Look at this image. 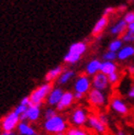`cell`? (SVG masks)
Segmentation results:
<instances>
[{
	"mask_svg": "<svg viewBox=\"0 0 134 135\" xmlns=\"http://www.w3.org/2000/svg\"><path fill=\"white\" fill-rule=\"evenodd\" d=\"M128 98L134 100V85L131 87V88L129 89V91H128Z\"/></svg>",
	"mask_w": 134,
	"mask_h": 135,
	"instance_id": "32",
	"label": "cell"
},
{
	"mask_svg": "<svg viewBox=\"0 0 134 135\" xmlns=\"http://www.w3.org/2000/svg\"><path fill=\"white\" fill-rule=\"evenodd\" d=\"M100 67H101V62L99 59H91L90 62L86 65V75L87 76H95L98 73H100Z\"/></svg>",
	"mask_w": 134,
	"mask_h": 135,
	"instance_id": "16",
	"label": "cell"
},
{
	"mask_svg": "<svg viewBox=\"0 0 134 135\" xmlns=\"http://www.w3.org/2000/svg\"><path fill=\"white\" fill-rule=\"evenodd\" d=\"M108 80H109L110 85H117L120 81V75L118 73H113L108 76Z\"/></svg>",
	"mask_w": 134,
	"mask_h": 135,
	"instance_id": "26",
	"label": "cell"
},
{
	"mask_svg": "<svg viewBox=\"0 0 134 135\" xmlns=\"http://www.w3.org/2000/svg\"><path fill=\"white\" fill-rule=\"evenodd\" d=\"M123 43L125 44H131V43H134V32L133 31H130V30H126V32L121 36Z\"/></svg>",
	"mask_w": 134,
	"mask_h": 135,
	"instance_id": "24",
	"label": "cell"
},
{
	"mask_svg": "<svg viewBox=\"0 0 134 135\" xmlns=\"http://www.w3.org/2000/svg\"><path fill=\"white\" fill-rule=\"evenodd\" d=\"M123 46H124V43H123V41H122V38H121V37H118V38H114L113 41L110 42V44H109V46H108V51L118 53Z\"/></svg>",
	"mask_w": 134,
	"mask_h": 135,
	"instance_id": "21",
	"label": "cell"
},
{
	"mask_svg": "<svg viewBox=\"0 0 134 135\" xmlns=\"http://www.w3.org/2000/svg\"><path fill=\"white\" fill-rule=\"evenodd\" d=\"M108 22H109V20H108V17H101L100 18L97 23L95 24V26H93V29H92V34L93 35H97L99 34V33H101L104 29H106V26L108 25Z\"/></svg>",
	"mask_w": 134,
	"mask_h": 135,
	"instance_id": "19",
	"label": "cell"
},
{
	"mask_svg": "<svg viewBox=\"0 0 134 135\" xmlns=\"http://www.w3.org/2000/svg\"><path fill=\"white\" fill-rule=\"evenodd\" d=\"M128 30H130V31H133V32H134V23H131V24H129V25H128Z\"/></svg>",
	"mask_w": 134,
	"mask_h": 135,
	"instance_id": "37",
	"label": "cell"
},
{
	"mask_svg": "<svg viewBox=\"0 0 134 135\" xmlns=\"http://www.w3.org/2000/svg\"><path fill=\"white\" fill-rule=\"evenodd\" d=\"M87 98H88V102L92 107H96V108H102L107 103V96L103 91L91 89Z\"/></svg>",
	"mask_w": 134,
	"mask_h": 135,
	"instance_id": "7",
	"label": "cell"
},
{
	"mask_svg": "<svg viewBox=\"0 0 134 135\" xmlns=\"http://www.w3.org/2000/svg\"><path fill=\"white\" fill-rule=\"evenodd\" d=\"M116 135H126V134H125V132H123V131H121V130H119V131L116 133Z\"/></svg>",
	"mask_w": 134,
	"mask_h": 135,
	"instance_id": "38",
	"label": "cell"
},
{
	"mask_svg": "<svg viewBox=\"0 0 134 135\" xmlns=\"http://www.w3.org/2000/svg\"><path fill=\"white\" fill-rule=\"evenodd\" d=\"M55 135H66V133H57V134H55Z\"/></svg>",
	"mask_w": 134,
	"mask_h": 135,
	"instance_id": "39",
	"label": "cell"
},
{
	"mask_svg": "<svg viewBox=\"0 0 134 135\" xmlns=\"http://www.w3.org/2000/svg\"><path fill=\"white\" fill-rule=\"evenodd\" d=\"M98 118H99V120L101 121V122L104 124V125H107L108 126V124H109V118H108V115H107L106 113H99L98 114Z\"/></svg>",
	"mask_w": 134,
	"mask_h": 135,
	"instance_id": "30",
	"label": "cell"
},
{
	"mask_svg": "<svg viewBox=\"0 0 134 135\" xmlns=\"http://www.w3.org/2000/svg\"><path fill=\"white\" fill-rule=\"evenodd\" d=\"M55 115H57V113H56V110L52 109V108H50V109H46V110H45V113H44L45 120L52 119V118H54Z\"/></svg>",
	"mask_w": 134,
	"mask_h": 135,
	"instance_id": "29",
	"label": "cell"
},
{
	"mask_svg": "<svg viewBox=\"0 0 134 135\" xmlns=\"http://www.w3.org/2000/svg\"><path fill=\"white\" fill-rule=\"evenodd\" d=\"M110 108L112 111H114L118 114H121V115H126L129 113V107L124 101L119 98V97H114L112 98L110 101Z\"/></svg>",
	"mask_w": 134,
	"mask_h": 135,
	"instance_id": "10",
	"label": "cell"
},
{
	"mask_svg": "<svg viewBox=\"0 0 134 135\" xmlns=\"http://www.w3.org/2000/svg\"><path fill=\"white\" fill-rule=\"evenodd\" d=\"M43 127L45 132H47L49 134H57V133H65L68 130V125L64 117L59 115H55L54 118L45 120L43 123Z\"/></svg>",
	"mask_w": 134,
	"mask_h": 135,
	"instance_id": "1",
	"label": "cell"
},
{
	"mask_svg": "<svg viewBox=\"0 0 134 135\" xmlns=\"http://www.w3.org/2000/svg\"><path fill=\"white\" fill-rule=\"evenodd\" d=\"M87 125H88L90 130L95 131L99 135H104L107 133V125H104L99 120L98 115H95V114H90L89 115L88 121H87Z\"/></svg>",
	"mask_w": 134,
	"mask_h": 135,
	"instance_id": "9",
	"label": "cell"
},
{
	"mask_svg": "<svg viewBox=\"0 0 134 135\" xmlns=\"http://www.w3.org/2000/svg\"><path fill=\"white\" fill-rule=\"evenodd\" d=\"M20 104L22 105H25V107H29L31 104V101H30V97H24L21 99V101H20Z\"/></svg>",
	"mask_w": 134,
	"mask_h": 135,
	"instance_id": "31",
	"label": "cell"
},
{
	"mask_svg": "<svg viewBox=\"0 0 134 135\" xmlns=\"http://www.w3.org/2000/svg\"><path fill=\"white\" fill-rule=\"evenodd\" d=\"M102 58H103L104 62H114L116 59H118V53L107 51V52L103 54Z\"/></svg>",
	"mask_w": 134,
	"mask_h": 135,
	"instance_id": "25",
	"label": "cell"
},
{
	"mask_svg": "<svg viewBox=\"0 0 134 135\" xmlns=\"http://www.w3.org/2000/svg\"><path fill=\"white\" fill-rule=\"evenodd\" d=\"M74 100H75V97H74V93L70 91H65L63 97L59 101V103L56 105V110L57 111H64L67 108H69L73 103Z\"/></svg>",
	"mask_w": 134,
	"mask_h": 135,
	"instance_id": "11",
	"label": "cell"
},
{
	"mask_svg": "<svg viewBox=\"0 0 134 135\" xmlns=\"http://www.w3.org/2000/svg\"><path fill=\"white\" fill-rule=\"evenodd\" d=\"M26 110H28V107H25V105H22V104H18L16 108H15V110H13V111H15L17 114H18V115L19 117H21L22 115V114H24L25 112H26Z\"/></svg>",
	"mask_w": 134,
	"mask_h": 135,
	"instance_id": "28",
	"label": "cell"
},
{
	"mask_svg": "<svg viewBox=\"0 0 134 135\" xmlns=\"http://www.w3.org/2000/svg\"><path fill=\"white\" fill-rule=\"evenodd\" d=\"M20 122H21L20 121V117L15 111H11L6 117L2 118L1 122H0V129H1V131L13 132L18 127Z\"/></svg>",
	"mask_w": 134,
	"mask_h": 135,
	"instance_id": "4",
	"label": "cell"
},
{
	"mask_svg": "<svg viewBox=\"0 0 134 135\" xmlns=\"http://www.w3.org/2000/svg\"><path fill=\"white\" fill-rule=\"evenodd\" d=\"M17 130H18L19 135H35L36 134L34 127H32L28 123V121H21L19 123Z\"/></svg>",
	"mask_w": 134,
	"mask_h": 135,
	"instance_id": "17",
	"label": "cell"
},
{
	"mask_svg": "<svg viewBox=\"0 0 134 135\" xmlns=\"http://www.w3.org/2000/svg\"><path fill=\"white\" fill-rule=\"evenodd\" d=\"M35 135H39V134H35Z\"/></svg>",
	"mask_w": 134,
	"mask_h": 135,
	"instance_id": "40",
	"label": "cell"
},
{
	"mask_svg": "<svg viewBox=\"0 0 134 135\" xmlns=\"http://www.w3.org/2000/svg\"><path fill=\"white\" fill-rule=\"evenodd\" d=\"M87 45L84 42H76L70 45L68 52L64 56V62L68 64H75L80 59L82 55L86 52Z\"/></svg>",
	"mask_w": 134,
	"mask_h": 135,
	"instance_id": "2",
	"label": "cell"
},
{
	"mask_svg": "<svg viewBox=\"0 0 134 135\" xmlns=\"http://www.w3.org/2000/svg\"><path fill=\"white\" fill-rule=\"evenodd\" d=\"M133 56H134V45H132V44L124 45L122 49L118 52V59L120 62L128 60L129 58H131Z\"/></svg>",
	"mask_w": 134,
	"mask_h": 135,
	"instance_id": "12",
	"label": "cell"
},
{
	"mask_svg": "<svg viewBox=\"0 0 134 135\" xmlns=\"http://www.w3.org/2000/svg\"><path fill=\"white\" fill-rule=\"evenodd\" d=\"M52 85L50 83H46L43 84L40 87H37L36 89H34L32 91V93L30 94V101H31V104H34V105H40L41 107L42 102L47 99L50 92L52 91Z\"/></svg>",
	"mask_w": 134,
	"mask_h": 135,
	"instance_id": "3",
	"label": "cell"
},
{
	"mask_svg": "<svg viewBox=\"0 0 134 135\" xmlns=\"http://www.w3.org/2000/svg\"><path fill=\"white\" fill-rule=\"evenodd\" d=\"M0 135H16L15 132H7V131H1Z\"/></svg>",
	"mask_w": 134,
	"mask_h": 135,
	"instance_id": "34",
	"label": "cell"
},
{
	"mask_svg": "<svg viewBox=\"0 0 134 135\" xmlns=\"http://www.w3.org/2000/svg\"><path fill=\"white\" fill-rule=\"evenodd\" d=\"M88 118H89V114L87 113V111L84 108H76V109L71 112L70 117H69V121L75 127H80V126H84L85 124H87Z\"/></svg>",
	"mask_w": 134,
	"mask_h": 135,
	"instance_id": "5",
	"label": "cell"
},
{
	"mask_svg": "<svg viewBox=\"0 0 134 135\" xmlns=\"http://www.w3.org/2000/svg\"><path fill=\"white\" fill-rule=\"evenodd\" d=\"M92 89V85H91V79L89 76L87 75H80L76 78L75 84H74V90L75 92L79 93H89V91Z\"/></svg>",
	"mask_w": 134,
	"mask_h": 135,
	"instance_id": "6",
	"label": "cell"
},
{
	"mask_svg": "<svg viewBox=\"0 0 134 135\" xmlns=\"http://www.w3.org/2000/svg\"><path fill=\"white\" fill-rule=\"evenodd\" d=\"M65 91H63L61 88H53L52 91L50 92L49 97H47V103L50 105H57L61 101L63 94H64Z\"/></svg>",
	"mask_w": 134,
	"mask_h": 135,
	"instance_id": "15",
	"label": "cell"
},
{
	"mask_svg": "<svg viewBox=\"0 0 134 135\" xmlns=\"http://www.w3.org/2000/svg\"><path fill=\"white\" fill-rule=\"evenodd\" d=\"M66 135H89V134L82 127H70V129L67 130Z\"/></svg>",
	"mask_w": 134,
	"mask_h": 135,
	"instance_id": "23",
	"label": "cell"
},
{
	"mask_svg": "<svg viewBox=\"0 0 134 135\" xmlns=\"http://www.w3.org/2000/svg\"><path fill=\"white\" fill-rule=\"evenodd\" d=\"M41 117V108L40 105L30 104L26 110V120L29 122H35Z\"/></svg>",
	"mask_w": 134,
	"mask_h": 135,
	"instance_id": "14",
	"label": "cell"
},
{
	"mask_svg": "<svg viewBox=\"0 0 134 135\" xmlns=\"http://www.w3.org/2000/svg\"><path fill=\"white\" fill-rule=\"evenodd\" d=\"M74 76H75V71L74 70H65V71L62 73V75L59 76L58 84L59 85H65V84L68 83L70 79H73Z\"/></svg>",
	"mask_w": 134,
	"mask_h": 135,
	"instance_id": "22",
	"label": "cell"
},
{
	"mask_svg": "<svg viewBox=\"0 0 134 135\" xmlns=\"http://www.w3.org/2000/svg\"><path fill=\"white\" fill-rule=\"evenodd\" d=\"M123 20L126 22V24H131V23H134V11H129L126 12L124 17H123Z\"/></svg>",
	"mask_w": 134,
	"mask_h": 135,
	"instance_id": "27",
	"label": "cell"
},
{
	"mask_svg": "<svg viewBox=\"0 0 134 135\" xmlns=\"http://www.w3.org/2000/svg\"><path fill=\"white\" fill-rule=\"evenodd\" d=\"M112 11H113V9H112V8H107V9L104 10V13H103V16H104V17H107V16H108L109 13H111Z\"/></svg>",
	"mask_w": 134,
	"mask_h": 135,
	"instance_id": "35",
	"label": "cell"
},
{
	"mask_svg": "<svg viewBox=\"0 0 134 135\" xmlns=\"http://www.w3.org/2000/svg\"><path fill=\"white\" fill-rule=\"evenodd\" d=\"M62 70H63V69H62L61 66H57V67H55V68L51 69V70L45 75V80H46L47 83H51V81H53L54 79L59 78V76H61L62 73H63Z\"/></svg>",
	"mask_w": 134,
	"mask_h": 135,
	"instance_id": "20",
	"label": "cell"
},
{
	"mask_svg": "<svg viewBox=\"0 0 134 135\" xmlns=\"http://www.w3.org/2000/svg\"><path fill=\"white\" fill-rule=\"evenodd\" d=\"M118 66L114 62H101V67H100V73L104 74L106 76H109L113 73H117Z\"/></svg>",
	"mask_w": 134,
	"mask_h": 135,
	"instance_id": "18",
	"label": "cell"
},
{
	"mask_svg": "<svg viewBox=\"0 0 134 135\" xmlns=\"http://www.w3.org/2000/svg\"><path fill=\"white\" fill-rule=\"evenodd\" d=\"M91 85L92 89H96L99 91H106L109 89L110 83L108 80V76H106L102 73H98L97 75H95L91 79Z\"/></svg>",
	"mask_w": 134,
	"mask_h": 135,
	"instance_id": "8",
	"label": "cell"
},
{
	"mask_svg": "<svg viewBox=\"0 0 134 135\" xmlns=\"http://www.w3.org/2000/svg\"><path fill=\"white\" fill-rule=\"evenodd\" d=\"M128 70H129V73L131 74V75H134V65H130L128 67Z\"/></svg>",
	"mask_w": 134,
	"mask_h": 135,
	"instance_id": "36",
	"label": "cell"
},
{
	"mask_svg": "<svg viewBox=\"0 0 134 135\" xmlns=\"http://www.w3.org/2000/svg\"><path fill=\"white\" fill-rule=\"evenodd\" d=\"M74 97H75V100H82L85 97V94L79 93V92H74Z\"/></svg>",
	"mask_w": 134,
	"mask_h": 135,
	"instance_id": "33",
	"label": "cell"
},
{
	"mask_svg": "<svg viewBox=\"0 0 134 135\" xmlns=\"http://www.w3.org/2000/svg\"><path fill=\"white\" fill-rule=\"evenodd\" d=\"M126 30H128V24H126V22L124 21L123 19H120L119 21H117L114 24L111 26L110 33L112 35H116V36H119V35L122 36L126 32Z\"/></svg>",
	"mask_w": 134,
	"mask_h": 135,
	"instance_id": "13",
	"label": "cell"
}]
</instances>
